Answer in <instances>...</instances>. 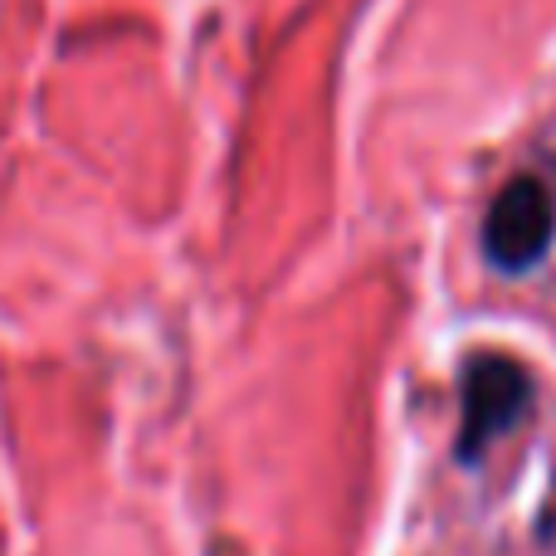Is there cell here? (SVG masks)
Returning a JSON list of instances; mask_svg holds the SVG:
<instances>
[{
  "mask_svg": "<svg viewBox=\"0 0 556 556\" xmlns=\"http://www.w3.org/2000/svg\"><path fill=\"white\" fill-rule=\"evenodd\" d=\"M532 405V381L513 356L503 352H479L464 366L459 386V459L473 464L493 450Z\"/></svg>",
  "mask_w": 556,
  "mask_h": 556,
  "instance_id": "6da1fadb",
  "label": "cell"
},
{
  "mask_svg": "<svg viewBox=\"0 0 556 556\" xmlns=\"http://www.w3.org/2000/svg\"><path fill=\"white\" fill-rule=\"evenodd\" d=\"M556 235L552 191L538 176H513L483 215V254L503 274H528L542 264Z\"/></svg>",
  "mask_w": 556,
  "mask_h": 556,
  "instance_id": "7a4b0ae2",
  "label": "cell"
}]
</instances>
